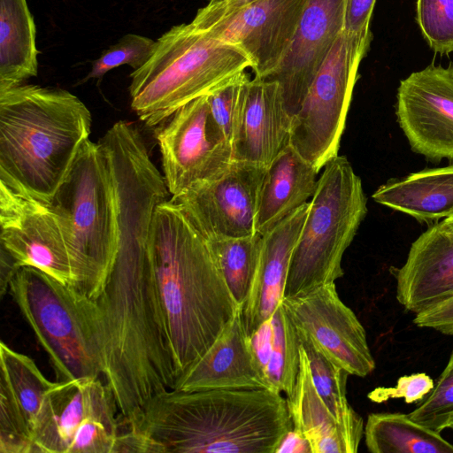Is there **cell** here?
I'll return each instance as SVG.
<instances>
[{
  "label": "cell",
  "instance_id": "obj_1",
  "mask_svg": "<svg viewBox=\"0 0 453 453\" xmlns=\"http://www.w3.org/2000/svg\"><path fill=\"white\" fill-rule=\"evenodd\" d=\"M121 420L139 453H276L294 427L286 398L265 388L168 389Z\"/></svg>",
  "mask_w": 453,
  "mask_h": 453
},
{
  "label": "cell",
  "instance_id": "obj_2",
  "mask_svg": "<svg viewBox=\"0 0 453 453\" xmlns=\"http://www.w3.org/2000/svg\"><path fill=\"white\" fill-rule=\"evenodd\" d=\"M151 257L179 377L242 305L232 296L208 241L173 199L155 211Z\"/></svg>",
  "mask_w": 453,
  "mask_h": 453
},
{
  "label": "cell",
  "instance_id": "obj_3",
  "mask_svg": "<svg viewBox=\"0 0 453 453\" xmlns=\"http://www.w3.org/2000/svg\"><path fill=\"white\" fill-rule=\"evenodd\" d=\"M87 106L67 90L21 84L0 92V183L49 203L91 132Z\"/></svg>",
  "mask_w": 453,
  "mask_h": 453
},
{
  "label": "cell",
  "instance_id": "obj_4",
  "mask_svg": "<svg viewBox=\"0 0 453 453\" xmlns=\"http://www.w3.org/2000/svg\"><path fill=\"white\" fill-rule=\"evenodd\" d=\"M251 68L239 48L190 23L174 26L156 42L150 59L130 74L131 108L148 127L180 107L234 81Z\"/></svg>",
  "mask_w": 453,
  "mask_h": 453
},
{
  "label": "cell",
  "instance_id": "obj_5",
  "mask_svg": "<svg viewBox=\"0 0 453 453\" xmlns=\"http://www.w3.org/2000/svg\"><path fill=\"white\" fill-rule=\"evenodd\" d=\"M69 252L74 288L96 300L117 246L116 203L107 156L84 140L62 184L49 203Z\"/></svg>",
  "mask_w": 453,
  "mask_h": 453
},
{
  "label": "cell",
  "instance_id": "obj_6",
  "mask_svg": "<svg viewBox=\"0 0 453 453\" xmlns=\"http://www.w3.org/2000/svg\"><path fill=\"white\" fill-rule=\"evenodd\" d=\"M9 291L49 356L58 381L103 375L95 300L30 266L17 271Z\"/></svg>",
  "mask_w": 453,
  "mask_h": 453
},
{
  "label": "cell",
  "instance_id": "obj_7",
  "mask_svg": "<svg viewBox=\"0 0 453 453\" xmlns=\"http://www.w3.org/2000/svg\"><path fill=\"white\" fill-rule=\"evenodd\" d=\"M366 214L360 177L345 156L334 157L324 165L309 202L291 256L284 297L305 295L343 276V254Z\"/></svg>",
  "mask_w": 453,
  "mask_h": 453
},
{
  "label": "cell",
  "instance_id": "obj_8",
  "mask_svg": "<svg viewBox=\"0 0 453 453\" xmlns=\"http://www.w3.org/2000/svg\"><path fill=\"white\" fill-rule=\"evenodd\" d=\"M100 377L57 381L45 393L32 453H116L120 416Z\"/></svg>",
  "mask_w": 453,
  "mask_h": 453
},
{
  "label": "cell",
  "instance_id": "obj_9",
  "mask_svg": "<svg viewBox=\"0 0 453 453\" xmlns=\"http://www.w3.org/2000/svg\"><path fill=\"white\" fill-rule=\"evenodd\" d=\"M369 45L342 31L292 117L290 144L319 172L338 155L358 66Z\"/></svg>",
  "mask_w": 453,
  "mask_h": 453
},
{
  "label": "cell",
  "instance_id": "obj_10",
  "mask_svg": "<svg viewBox=\"0 0 453 453\" xmlns=\"http://www.w3.org/2000/svg\"><path fill=\"white\" fill-rule=\"evenodd\" d=\"M308 0H252L226 7L206 4L192 22L220 42L242 50L257 78L273 72L285 56Z\"/></svg>",
  "mask_w": 453,
  "mask_h": 453
},
{
  "label": "cell",
  "instance_id": "obj_11",
  "mask_svg": "<svg viewBox=\"0 0 453 453\" xmlns=\"http://www.w3.org/2000/svg\"><path fill=\"white\" fill-rule=\"evenodd\" d=\"M165 121L157 140L172 197L219 176L234 161L232 146L211 115L207 96L182 105Z\"/></svg>",
  "mask_w": 453,
  "mask_h": 453
},
{
  "label": "cell",
  "instance_id": "obj_12",
  "mask_svg": "<svg viewBox=\"0 0 453 453\" xmlns=\"http://www.w3.org/2000/svg\"><path fill=\"white\" fill-rule=\"evenodd\" d=\"M281 303L298 335L328 359L349 375L364 378L373 372L375 360L365 330L341 300L334 282L300 296L284 297Z\"/></svg>",
  "mask_w": 453,
  "mask_h": 453
},
{
  "label": "cell",
  "instance_id": "obj_13",
  "mask_svg": "<svg viewBox=\"0 0 453 453\" xmlns=\"http://www.w3.org/2000/svg\"><path fill=\"white\" fill-rule=\"evenodd\" d=\"M266 167L234 160L219 176L198 182L176 201L206 240L257 233L258 196Z\"/></svg>",
  "mask_w": 453,
  "mask_h": 453
},
{
  "label": "cell",
  "instance_id": "obj_14",
  "mask_svg": "<svg viewBox=\"0 0 453 453\" xmlns=\"http://www.w3.org/2000/svg\"><path fill=\"white\" fill-rule=\"evenodd\" d=\"M395 114L413 152L453 163V63L431 64L402 80Z\"/></svg>",
  "mask_w": 453,
  "mask_h": 453
},
{
  "label": "cell",
  "instance_id": "obj_15",
  "mask_svg": "<svg viewBox=\"0 0 453 453\" xmlns=\"http://www.w3.org/2000/svg\"><path fill=\"white\" fill-rule=\"evenodd\" d=\"M0 243L19 267L30 266L74 288L71 259L49 203L0 183Z\"/></svg>",
  "mask_w": 453,
  "mask_h": 453
},
{
  "label": "cell",
  "instance_id": "obj_16",
  "mask_svg": "<svg viewBox=\"0 0 453 453\" xmlns=\"http://www.w3.org/2000/svg\"><path fill=\"white\" fill-rule=\"evenodd\" d=\"M344 12L345 0H308L285 56L273 72L261 78L280 84L292 117L343 31Z\"/></svg>",
  "mask_w": 453,
  "mask_h": 453
},
{
  "label": "cell",
  "instance_id": "obj_17",
  "mask_svg": "<svg viewBox=\"0 0 453 453\" xmlns=\"http://www.w3.org/2000/svg\"><path fill=\"white\" fill-rule=\"evenodd\" d=\"M272 389L248 334L242 306L212 344L177 379L173 389Z\"/></svg>",
  "mask_w": 453,
  "mask_h": 453
},
{
  "label": "cell",
  "instance_id": "obj_18",
  "mask_svg": "<svg viewBox=\"0 0 453 453\" xmlns=\"http://www.w3.org/2000/svg\"><path fill=\"white\" fill-rule=\"evenodd\" d=\"M292 116L276 81L250 80L238 113L233 158L268 167L290 144Z\"/></svg>",
  "mask_w": 453,
  "mask_h": 453
},
{
  "label": "cell",
  "instance_id": "obj_19",
  "mask_svg": "<svg viewBox=\"0 0 453 453\" xmlns=\"http://www.w3.org/2000/svg\"><path fill=\"white\" fill-rule=\"evenodd\" d=\"M0 453H32L45 393L54 385L27 355L0 344Z\"/></svg>",
  "mask_w": 453,
  "mask_h": 453
},
{
  "label": "cell",
  "instance_id": "obj_20",
  "mask_svg": "<svg viewBox=\"0 0 453 453\" xmlns=\"http://www.w3.org/2000/svg\"><path fill=\"white\" fill-rule=\"evenodd\" d=\"M396 299L417 314L453 297V233L431 225L411 245L405 263L393 269Z\"/></svg>",
  "mask_w": 453,
  "mask_h": 453
},
{
  "label": "cell",
  "instance_id": "obj_21",
  "mask_svg": "<svg viewBox=\"0 0 453 453\" xmlns=\"http://www.w3.org/2000/svg\"><path fill=\"white\" fill-rule=\"evenodd\" d=\"M309 202L262 234L256 271L242 319L251 337L281 303L291 256L305 222Z\"/></svg>",
  "mask_w": 453,
  "mask_h": 453
},
{
  "label": "cell",
  "instance_id": "obj_22",
  "mask_svg": "<svg viewBox=\"0 0 453 453\" xmlns=\"http://www.w3.org/2000/svg\"><path fill=\"white\" fill-rule=\"evenodd\" d=\"M319 171L289 144L266 168L260 188L256 231L265 234L311 198Z\"/></svg>",
  "mask_w": 453,
  "mask_h": 453
},
{
  "label": "cell",
  "instance_id": "obj_23",
  "mask_svg": "<svg viewBox=\"0 0 453 453\" xmlns=\"http://www.w3.org/2000/svg\"><path fill=\"white\" fill-rule=\"evenodd\" d=\"M372 197L421 223L435 224L453 215V165L390 179Z\"/></svg>",
  "mask_w": 453,
  "mask_h": 453
},
{
  "label": "cell",
  "instance_id": "obj_24",
  "mask_svg": "<svg viewBox=\"0 0 453 453\" xmlns=\"http://www.w3.org/2000/svg\"><path fill=\"white\" fill-rule=\"evenodd\" d=\"M286 400L293 428L309 442L311 453H355L314 386L302 344L296 382Z\"/></svg>",
  "mask_w": 453,
  "mask_h": 453
},
{
  "label": "cell",
  "instance_id": "obj_25",
  "mask_svg": "<svg viewBox=\"0 0 453 453\" xmlns=\"http://www.w3.org/2000/svg\"><path fill=\"white\" fill-rule=\"evenodd\" d=\"M35 35L27 0H0V92L37 75Z\"/></svg>",
  "mask_w": 453,
  "mask_h": 453
},
{
  "label": "cell",
  "instance_id": "obj_26",
  "mask_svg": "<svg viewBox=\"0 0 453 453\" xmlns=\"http://www.w3.org/2000/svg\"><path fill=\"white\" fill-rule=\"evenodd\" d=\"M250 339L269 382L288 396L299 372L301 343L282 303Z\"/></svg>",
  "mask_w": 453,
  "mask_h": 453
},
{
  "label": "cell",
  "instance_id": "obj_27",
  "mask_svg": "<svg viewBox=\"0 0 453 453\" xmlns=\"http://www.w3.org/2000/svg\"><path fill=\"white\" fill-rule=\"evenodd\" d=\"M372 453H453V444L402 412H372L364 430Z\"/></svg>",
  "mask_w": 453,
  "mask_h": 453
},
{
  "label": "cell",
  "instance_id": "obj_28",
  "mask_svg": "<svg viewBox=\"0 0 453 453\" xmlns=\"http://www.w3.org/2000/svg\"><path fill=\"white\" fill-rule=\"evenodd\" d=\"M310 365L314 386L322 401L342 427L344 434L357 452L364 436L363 418L354 411L347 399V380L349 375L319 351L308 340L299 336Z\"/></svg>",
  "mask_w": 453,
  "mask_h": 453
},
{
  "label": "cell",
  "instance_id": "obj_29",
  "mask_svg": "<svg viewBox=\"0 0 453 453\" xmlns=\"http://www.w3.org/2000/svg\"><path fill=\"white\" fill-rule=\"evenodd\" d=\"M262 235L207 240L225 281L239 305L249 294L256 271Z\"/></svg>",
  "mask_w": 453,
  "mask_h": 453
},
{
  "label": "cell",
  "instance_id": "obj_30",
  "mask_svg": "<svg viewBox=\"0 0 453 453\" xmlns=\"http://www.w3.org/2000/svg\"><path fill=\"white\" fill-rule=\"evenodd\" d=\"M409 415L439 433L453 425V350L433 390Z\"/></svg>",
  "mask_w": 453,
  "mask_h": 453
},
{
  "label": "cell",
  "instance_id": "obj_31",
  "mask_svg": "<svg viewBox=\"0 0 453 453\" xmlns=\"http://www.w3.org/2000/svg\"><path fill=\"white\" fill-rule=\"evenodd\" d=\"M417 21L429 47L453 52V0H417Z\"/></svg>",
  "mask_w": 453,
  "mask_h": 453
},
{
  "label": "cell",
  "instance_id": "obj_32",
  "mask_svg": "<svg viewBox=\"0 0 453 453\" xmlns=\"http://www.w3.org/2000/svg\"><path fill=\"white\" fill-rule=\"evenodd\" d=\"M155 42L143 35H125L93 62L92 68L85 81L101 79L111 69L123 65H128L134 70L139 69L151 57Z\"/></svg>",
  "mask_w": 453,
  "mask_h": 453
},
{
  "label": "cell",
  "instance_id": "obj_33",
  "mask_svg": "<svg viewBox=\"0 0 453 453\" xmlns=\"http://www.w3.org/2000/svg\"><path fill=\"white\" fill-rule=\"evenodd\" d=\"M250 80L244 73L234 81L207 95L213 121L231 146L238 113Z\"/></svg>",
  "mask_w": 453,
  "mask_h": 453
},
{
  "label": "cell",
  "instance_id": "obj_34",
  "mask_svg": "<svg viewBox=\"0 0 453 453\" xmlns=\"http://www.w3.org/2000/svg\"><path fill=\"white\" fill-rule=\"evenodd\" d=\"M434 385L433 379L424 372L404 375L397 380L394 387L374 389L369 398L376 403L403 398L406 403H414L425 399Z\"/></svg>",
  "mask_w": 453,
  "mask_h": 453
},
{
  "label": "cell",
  "instance_id": "obj_35",
  "mask_svg": "<svg viewBox=\"0 0 453 453\" xmlns=\"http://www.w3.org/2000/svg\"><path fill=\"white\" fill-rule=\"evenodd\" d=\"M375 0H345L343 31L370 44V21Z\"/></svg>",
  "mask_w": 453,
  "mask_h": 453
},
{
  "label": "cell",
  "instance_id": "obj_36",
  "mask_svg": "<svg viewBox=\"0 0 453 453\" xmlns=\"http://www.w3.org/2000/svg\"><path fill=\"white\" fill-rule=\"evenodd\" d=\"M412 322L418 327L453 336V297L415 314Z\"/></svg>",
  "mask_w": 453,
  "mask_h": 453
},
{
  "label": "cell",
  "instance_id": "obj_37",
  "mask_svg": "<svg viewBox=\"0 0 453 453\" xmlns=\"http://www.w3.org/2000/svg\"><path fill=\"white\" fill-rule=\"evenodd\" d=\"M0 265V292L1 296H4L6 289L9 288L12 279L20 267L14 257L3 246H1Z\"/></svg>",
  "mask_w": 453,
  "mask_h": 453
},
{
  "label": "cell",
  "instance_id": "obj_38",
  "mask_svg": "<svg viewBox=\"0 0 453 453\" xmlns=\"http://www.w3.org/2000/svg\"><path fill=\"white\" fill-rule=\"evenodd\" d=\"M301 452L311 453L309 442L294 428L284 437L276 453Z\"/></svg>",
  "mask_w": 453,
  "mask_h": 453
},
{
  "label": "cell",
  "instance_id": "obj_39",
  "mask_svg": "<svg viewBox=\"0 0 453 453\" xmlns=\"http://www.w3.org/2000/svg\"><path fill=\"white\" fill-rule=\"evenodd\" d=\"M438 223L443 229L453 233V215L442 219Z\"/></svg>",
  "mask_w": 453,
  "mask_h": 453
},
{
  "label": "cell",
  "instance_id": "obj_40",
  "mask_svg": "<svg viewBox=\"0 0 453 453\" xmlns=\"http://www.w3.org/2000/svg\"><path fill=\"white\" fill-rule=\"evenodd\" d=\"M225 1H227V0H208L207 4H215L222 3Z\"/></svg>",
  "mask_w": 453,
  "mask_h": 453
}]
</instances>
